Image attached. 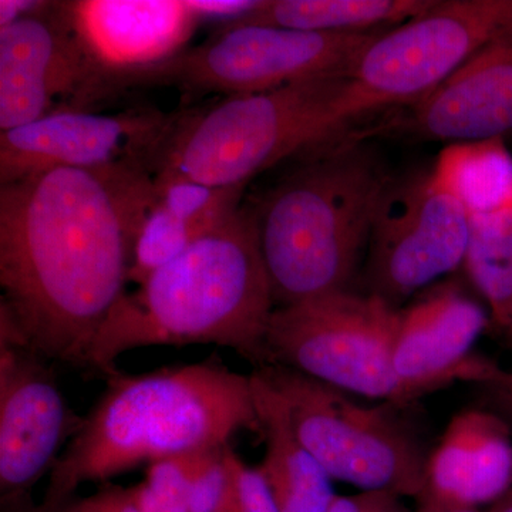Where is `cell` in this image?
<instances>
[{
  "instance_id": "obj_1",
  "label": "cell",
  "mask_w": 512,
  "mask_h": 512,
  "mask_svg": "<svg viewBox=\"0 0 512 512\" xmlns=\"http://www.w3.org/2000/svg\"><path fill=\"white\" fill-rule=\"evenodd\" d=\"M156 200L143 165L52 168L0 185V316L50 363L87 370Z\"/></svg>"
},
{
  "instance_id": "obj_2",
  "label": "cell",
  "mask_w": 512,
  "mask_h": 512,
  "mask_svg": "<svg viewBox=\"0 0 512 512\" xmlns=\"http://www.w3.org/2000/svg\"><path fill=\"white\" fill-rule=\"evenodd\" d=\"M275 308L254 215L241 205L126 292L94 339L87 370L107 379L123 353L161 345L222 346L265 366Z\"/></svg>"
},
{
  "instance_id": "obj_3",
  "label": "cell",
  "mask_w": 512,
  "mask_h": 512,
  "mask_svg": "<svg viewBox=\"0 0 512 512\" xmlns=\"http://www.w3.org/2000/svg\"><path fill=\"white\" fill-rule=\"evenodd\" d=\"M106 380L50 471L43 503H70L84 483L227 447L239 431L261 433L251 375L220 360Z\"/></svg>"
},
{
  "instance_id": "obj_4",
  "label": "cell",
  "mask_w": 512,
  "mask_h": 512,
  "mask_svg": "<svg viewBox=\"0 0 512 512\" xmlns=\"http://www.w3.org/2000/svg\"><path fill=\"white\" fill-rule=\"evenodd\" d=\"M251 208L276 308L345 291L392 177L363 138L305 151Z\"/></svg>"
},
{
  "instance_id": "obj_5",
  "label": "cell",
  "mask_w": 512,
  "mask_h": 512,
  "mask_svg": "<svg viewBox=\"0 0 512 512\" xmlns=\"http://www.w3.org/2000/svg\"><path fill=\"white\" fill-rule=\"evenodd\" d=\"M349 86L350 77H326L227 96L180 114L156 171L211 187H247L256 175L325 143L353 120Z\"/></svg>"
},
{
  "instance_id": "obj_6",
  "label": "cell",
  "mask_w": 512,
  "mask_h": 512,
  "mask_svg": "<svg viewBox=\"0 0 512 512\" xmlns=\"http://www.w3.org/2000/svg\"><path fill=\"white\" fill-rule=\"evenodd\" d=\"M255 370L284 400L296 436L332 480L419 500L431 451L413 404L367 406L285 366Z\"/></svg>"
},
{
  "instance_id": "obj_7",
  "label": "cell",
  "mask_w": 512,
  "mask_h": 512,
  "mask_svg": "<svg viewBox=\"0 0 512 512\" xmlns=\"http://www.w3.org/2000/svg\"><path fill=\"white\" fill-rule=\"evenodd\" d=\"M400 311L380 296L345 289L272 313L266 365L296 370L349 394L404 404L393 370Z\"/></svg>"
},
{
  "instance_id": "obj_8",
  "label": "cell",
  "mask_w": 512,
  "mask_h": 512,
  "mask_svg": "<svg viewBox=\"0 0 512 512\" xmlns=\"http://www.w3.org/2000/svg\"><path fill=\"white\" fill-rule=\"evenodd\" d=\"M386 30L319 33L276 26H218L200 46L141 74L134 87L170 86L184 94L227 96L350 77L367 46Z\"/></svg>"
},
{
  "instance_id": "obj_9",
  "label": "cell",
  "mask_w": 512,
  "mask_h": 512,
  "mask_svg": "<svg viewBox=\"0 0 512 512\" xmlns=\"http://www.w3.org/2000/svg\"><path fill=\"white\" fill-rule=\"evenodd\" d=\"M510 25L512 0H436L366 47L350 76L353 119L426 99Z\"/></svg>"
},
{
  "instance_id": "obj_10",
  "label": "cell",
  "mask_w": 512,
  "mask_h": 512,
  "mask_svg": "<svg viewBox=\"0 0 512 512\" xmlns=\"http://www.w3.org/2000/svg\"><path fill=\"white\" fill-rule=\"evenodd\" d=\"M471 218L429 173L389 181L369 238L367 284L394 303L464 265Z\"/></svg>"
},
{
  "instance_id": "obj_11",
  "label": "cell",
  "mask_w": 512,
  "mask_h": 512,
  "mask_svg": "<svg viewBox=\"0 0 512 512\" xmlns=\"http://www.w3.org/2000/svg\"><path fill=\"white\" fill-rule=\"evenodd\" d=\"M180 114L67 110L0 131V185L52 168L143 165L156 170Z\"/></svg>"
},
{
  "instance_id": "obj_12",
  "label": "cell",
  "mask_w": 512,
  "mask_h": 512,
  "mask_svg": "<svg viewBox=\"0 0 512 512\" xmlns=\"http://www.w3.org/2000/svg\"><path fill=\"white\" fill-rule=\"evenodd\" d=\"M80 423L49 360L0 318V504L32 497Z\"/></svg>"
},
{
  "instance_id": "obj_13",
  "label": "cell",
  "mask_w": 512,
  "mask_h": 512,
  "mask_svg": "<svg viewBox=\"0 0 512 512\" xmlns=\"http://www.w3.org/2000/svg\"><path fill=\"white\" fill-rule=\"evenodd\" d=\"M109 100L57 2L0 29V131Z\"/></svg>"
},
{
  "instance_id": "obj_14",
  "label": "cell",
  "mask_w": 512,
  "mask_h": 512,
  "mask_svg": "<svg viewBox=\"0 0 512 512\" xmlns=\"http://www.w3.org/2000/svg\"><path fill=\"white\" fill-rule=\"evenodd\" d=\"M57 9L109 99L185 52L201 25L187 0H76Z\"/></svg>"
},
{
  "instance_id": "obj_15",
  "label": "cell",
  "mask_w": 512,
  "mask_h": 512,
  "mask_svg": "<svg viewBox=\"0 0 512 512\" xmlns=\"http://www.w3.org/2000/svg\"><path fill=\"white\" fill-rule=\"evenodd\" d=\"M488 325L483 306L461 286L447 282L400 311L393 346V370L404 402L454 382L480 384L501 369L471 349Z\"/></svg>"
},
{
  "instance_id": "obj_16",
  "label": "cell",
  "mask_w": 512,
  "mask_h": 512,
  "mask_svg": "<svg viewBox=\"0 0 512 512\" xmlns=\"http://www.w3.org/2000/svg\"><path fill=\"white\" fill-rule=\"evenodd\" d=\"M384 130L450 144L512 133V25Z\"/></svg>"
},
{
  "instance_id": "obj_17",
  "label": "cell",
  "mask_w": 512,
  "mask_h": 512,
  "mask_svg": "<svg viewBox=\"0 0 512 512\" xmlns=\"http://www.w3.org/2000/svg\"><path fill=\"white\" fill-rule=\"evenodd\" d=\"M511 490L510 426L483 407L458 413L431 450L420 505L477 510Z\"/></svg>"
},
{
  "instance_id": "obj_18",
  "label": "cell",
  "mask_w": 512,
  "mask_h": 512,
  "mask_svg": "<svg viewBox=\"0 0 512 512\" xmlns=\"http://www.w3.org/2000/svg\"><path fill=\"white\" fill-rule=\"evenodd\" d=\"M256 412L266 450L262 474L281 512H328L332 478L306 450L293 430L284 400L256 370L251 373Z\"/></svg>"
},
{
  "instance_id": "obj_19",
  "label": "cell",
  "mask_w": 512,
  "mask_h": 512,
  "mask_svg": "<svg viewBox=\"0 0 512 512\" xmlns=\"http://www.w3.org/2000/svg\"><path fill=\"white\" fill-rule=\"evenodd\" d=\"M433 3V0H265L255 12L224 26H276L319 33L379 32L387 26L409 22Z\"/></svg>"
},
{
  "instance_id": "obj_20",
  "label": "cell",
  "mask_w": 512,
  "mask_h": 512,
  "mask_svg": "<svg viewBox=\"0 0 512 512\" xmlns=\"http://www.w3.org/2000/svg\"><path fill=\"white\" fill-rule=\"evenodd\" d=\"M430 175L470 218L512 211V154L504 138L447 144Z\"/></svg>"
},
{
  "instance_id": "obj_21",
  "label": "cell",
  "mask_w": 512,
  "mask_h": 512,
  "mask_svg": "<svg viewBox=\"0 0 512 512\" xmlns=\"http://www.w3.org/2000/svg\"><path fill=\"white\" fill-rule=\"evenodd\" d=\"M464 266L512 349V211L471 218Z\"/></svg>"
},
{
  "instance_id": "obj_22",
  "label": "cell",
  "mask_w": 512,
  "mask_h": 512,
  "mask_svg": "<svg viewBox=\"0 0 512 512\" xmlns=\"http://www.w3.org/2000/svg\"><path fill=\"white\" fill-rule=\"evenodd\" d=\"M245 188L211 187L164 168L154 173L157 200L190 225L198 237L241 207Z\"/></svg>"
},
{
  "instance_id": "obj_23",
  "label": "cell",
  "mask_w": 512,
  "mask_h": 512,
  "mask_svg": "<svg viewBox=\"0 0 512 512\" xmlns=\"http://www.w3.org/2000/svg\"><path fill=\"white\" fill-rule=\"evenodd\" d=\"M197 238L200 237L190 225L156 200L141 225L128 279L134 284H143L157 269L187 251Z\"/></svg>"
},
{
  "instance_id": "obj_24",
  "label": "cell",
  "mask_w": 512,
  "mask_h": 512,
  "mask_svg": "<svg viewBox=\"0 0 512 512\" xmlns=\"http://www.w3.org/2000/svg\"><path fill=\"white\" fill-rule=\"evenodd\" d=\"M207 453V451H205ZM204 453L167 458L147 467L146 480L127 488L141 512H191L190 487Z\"/></svg>"
},
{
  "instance_id": "obj_25",
  "label": "cell",
  "mask_w": 512,
  "mask_h": 512,
  "mask_svg": "<svg viewBox=\"0 0 512 512\" xmlns=\"http://www.w3.org/2000/svg\"><path fill=\"white\" fill-rule=\"evenodd\" d=\"M231 446L202 454L190 487L191 512H239Z\"/></svg>"
},
{
  "instance_id": "obj_26",
  "label": "cell",
  "mask_w": 512,
  "mask_h": 512,
  "mask_svg": "<svg viewBox=\"0 0 512 512\" xmlns=\"http://www.w3.org/2000/svg\"><path fill=\"white\" fill-rule=\"evenodd\" d=\"M239 512H281L261 468L249 467L231 451Z\"/></svg>"
},
{
  "instance_id": "obj_27",
  "label": "cell",
  "mask_w": 512,
  "mask_h": 512,
  "mask_svg": "<svg viewBox=\"0 0 512 512\" xmlns=\"http://www.w3.org/2000/svg\"><path fill=\"white\" fill-rule=\"evenodd\" d=\"M192 12L201 23L217 22L229 25L245 18L264 5L265 0H187Z\"/></svg>"
},
{
  "instance_id": "obj_28",
  "label": "cell",
  "mask_w": 512,
  "mask_h": 512,
  "mask_svg": "<svg viewBox=\"0 0 512 512\" xmlns=\"http://www.w3.org/2000/svg\"><path fill=\"white\" fill-rule=\"evenodd\" d=\"M328 512H409L399 495L386 491H360L355 495H336Z\"/></svg>"
},
{
  "instance_id": "obj_29",
  "label": "cell",
  "mask_w": 512,
  "mask_h": 512,
  "mask_svg": "<svg viewBox=\"0 0 512 512\" xmlns=\"http://www.w3.org/2000/svg\"><path fill=\"white\" fill-rule=\"evenodd\" d=\"M483 409L500 416L512 431V370L501 367L487 382L477 384Z\"/></svg>"
},
{
  "instance_id": "obj_30",
  "label": "cell",
  "mask_w": 512,
  "mask_h": 512,
  "mask_svg": "<svg viewBox=\"0 0 512 512\" xmlns=\"http://www.w3.org/2000/svg\"><path fill=\"white\" fill-rule=\"evenodd\" d=\"M47 2L39 0H0V29L9 28L26 16L45 8Z\"/></svg>"
},
{
  "instance_id": "obj_31",
  "label": "cell",
  "mask_w": 512,
  "mask_h": 512,
  "mask_svg": "<svg viewBox=\"0 0 512 512\" xmlns=\"http://www.w3.org/2000/svg\"><path fill=\"white\" fill-rule=\"evenodd\" d=\"M96 494L107 512H141L128 495L127 488H121L119 485H106Z\"/></svg>"
},
{
  "instance_id": "obj_32",
  "label": "cell",
  "mask_w": 512,
  "mask_h": 512,
  "mask_svg": "<svg viewBox=\"0 0 512 512\" xmlns=\"http://www.w3.org/2000/svg\"><path fill=\"white\" fill-rule=\"evenodd\" d=\"M69 504H36L32 497L0 504V512H69Z\"/></svg>"
},
{
  "instance_id": "obj_33",
  "label": "cell",
  "mask_w": 512,
  "mask_h": 512,
  "mask_svg": "<svg viewBox=\"0 0 512 512\" xmlns=\"http://www.w3.org/2000/svg\"><path fill=\"white\" fill-rule=\"evenodd\" d=\"M69 512H107L101 504L97 494L90 495L87 498H74L70 501Z\"/></svg>"
},
{
  "instance_id": "obj_34",
  "label": "cell",
  "mask_w": 512,
  "mask_h": 512,
  "mask_svg": "<svg viewBox=\"0 0 512 512\" xmlns=\"http://www.w3.org/2000/svg\"><path fill=\"white\" fill-rule=\"evenodd\" d=\"M490 512H512V490L508 491L497 503L491 505Z\"/></svg>"
},
{
  "instance_id": "obj_35",
  "label": "cell",
  "mask_w": 512,
  "mask_h": 512,
  "mask_svg": "<svg viewBox=\"0 0 512 512\" xmlns=\"http://www.w3.org/2000/svg\"><path fill=\"white\" fill-rule=\"evenodd\" d=\"M419 512H480L477 510H447V508H433V507H424V505H420Z\"/></svg>"
}]
</instances>
